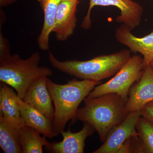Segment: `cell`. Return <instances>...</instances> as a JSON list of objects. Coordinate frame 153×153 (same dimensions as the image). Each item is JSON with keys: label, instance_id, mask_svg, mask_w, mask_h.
Segmentation results:
<instances>
[{"label": "cell", "instance_id": "cell-24", "mask_svg": "<svg viewBox=\"0 0 153 153\" xmlns=\"http://www.w3.org/2000/svg\"><path fill=\"white\" fill-rule=\"evenodd\" d=\"M152 1H153V0H152Z\"/></svg>", "mask_w": 153, "mask_h": 153}, {"label": "cell", "instance_id": "cell-14", "mask_svg": "<svg viewBox=\"0 0 153 153\" xmlns=\"http://www.w3.org/2000/svg\"><path fill=\"white\" fill-rule=\"evenodd\" d=\"M4 82L0 84V114L8 122L18 128L25 125L20 114L17 94Z\"/></svg>", "mask_w": 153, "mask_h": 153}, {"label": "cell", "instance_id": "cell-13", "mask_svg": "<svg viewBox=\"0 0 153 153\" xmlns=\"http://www.w3.org/2000/svg\"><path fill=\"white\" fill-rule=\"evenodd\" d=\"M20 114L25 125L36 130L45 137L50 139L57 135L53 129L52 122L33 106L17 95Z\"/></svg>", "mask_w": 153, "mask_h": 153}, {"label": "cell", "instance_id": "cell-22", "mask_svg": "<svg viewBox=\"0 0 153 153\" xmlns=\"http://www.w3.org/2000/svg\"><path fill=\"white\" fill-rule=\"evenodd\" d=\"M16 1L17 0H0V7L2 8L3 7L10 5Z\"/></svg>", "mask_w": 153, "mask_h": 153}, {"label": "cell", "instance_id": "cell-17", "mask_svg": "<svg viewBox=\"0 0 153 153\" xmlns=\"http://www.w3.org/2000/svg\"><path fill=\"white\" fill-rule=\"evenodd\" d=\"M40 134L36 130L25 125L20 128L23 153L44 152L43 147L46 146L49 142Z\"/></svg>", "mask_w": 153, "mask_h": 153}, {"label": "cell", "instance_id": "cell-4", "mask_svg": "<svg viewBox=\"0 0 153 153\" xmlns=\"http://www.w3.org/2000/svg\"><path fill=\"white\" fill-rule=\"evenodd\" d=\"M41 54L33 53L29 58L22 59L17 54L0 61V81L13 88L17 95L23 99L30 85L43 76H52L53 71L45 66H40Z\"/></svg>", "mask_w": 153, "mask_h": 153}, {"label": "cell", "instance_id": "cell-8", "mask_svg": "<svg viewBox=\"0 0 153 153\" xmlns=\"http://www.w3.org/2000/svg\"><path fill=\"white\" fill-rule=\"evenodd\" d=\"M140 116V111L128 113L124 120L109 132L102 146L93 153H117L125 141L137 133L136 126Z\"/></svg>", "mask_w": 153, "mask_h": 153}, {"label": "cell", "instance_id": "cell-1", "mask_svg": "<svg viewBox=\"0 0 153 153\" xmlns=\"http://www.w3.org/2000/svg\"><path fill=\"white\" fill-rule=\"evenodd\" d=\"M84 100V106L77 110L76 121L90 124L104 143L109 132L126 118L127 101L115 93L86 97Z\"/></svg>", "mask_w": 153, "mask_h": 153}, {"label": "cell", "instance_id": "cell-19", "mask_svg": "<svg viewBox=\"0 0 153 153\" xmlns=\"http://www.w3.org/2000/svg\"><path fill=\"white\" fill-rule=\"evenodd\" d=\"M144 153L143 143L138 133L125 141L117 153Z\"/></svg>", "mask_w": 153, "mask_h": 153}, {"label": "cell", "instance_id": "cell-7", "mask_svg": "<svg viewBox=\"0 0 153 153\" xmlns=\"http://www.w3.org/2000/svg\"><path fill=\"white\" fill-rule=\"evenodd\" d=\"M153 101V69L151 65L145 66L140 79L131 88L126 105L128 113L140 111Z\"/></svg>", "mask_w": 153, "mask_h": 153}, {"label": "cell", "instance_id": "cell-18", "mask_svg": "<svg viewBox=\"0 0 153 153\" xmlns=\"http://www.w3.org/2000/svg\"><path fill=\"white\" fill-rule=\"evenodd\" d=\"M144 153H153V121L140 117L136 126Z\"/></svg>", "mask_w": 153, "mask_h": 153}, {"label": "cell", "instance_id": "cell-20", "mask_svg": "<svg viewBox=\"0 0 153 153\" xmlns=\"http://www.w3.org/2000/svg\"><path fill=\"white\" fill-rule=\"evenodd\" d=\"M10 48L7 39L3 36L1 30L0 32V61L7 59L11 56Z\"/></svg>", "mask_w": 153, "mask_h": 153}, {"label": "cell", "instance_id": "cell-10", "mask_svg": "<svg viewBox=\"0 0 153 153\" xmlns=\"http://www.w3.org/2000/svg\"><path fill=\"white\" fill-rule=\"evenodd\" d=\"M83 123V128L77 132H72L70 127L66 131H63L60 133L63 136L61 141L49 142L45 149L54 153H84L85 140L93 134L95 130L90 124Z\"/></svg>", "mask_w": 153, "mask_h": 153}, {"label": "cell", "instance_id": "cell-16", "mask_svg": "<svg viewBox=\"0 0 153 153\" xmlns=\"http://www.w3.org/2000/svg\"><path fill=\"white\" fill-rule=\"evenodd\" d=\"M0 147L5 153H23L20 128L9 123L1 114Z\"/></svg>", "mask_w": 153, "mask_h": 153}, {"label": "cell", "instance_id": "cell-2", "mask_svg": "<svg viewBox=\"0 0 153 153\" xmlns=\"http://www.w3.org/2000/svg\"><path fill=\"white\" fill-rule=\"evenodd\" d=\"M100 82L72 79L65 84L52 81L48 77L47 85L52 97L55 108L52 126L58 135L63 131L66 124L71 120L76 121V115L79 104Z\"/></svg>", "mask_w": 153, "mask_h": 153}, {"label": "cell", "instance_id": "cell-11", "mask_svg": "<svg viewBox=\"0 0 153 153\" xmlns=\"http://www.w3.org/2000/svg\"><path fill=\"white\" fill-rule=\"evenodd\" d=\"M47 76L37 79L28 88L22 99L52 121L55 108L47 85Z\"/></svg>", "mask_w": 153, "mask_h": 153}, {"label": "cell", "instance_id": "cell-21", "mask_svg": "<svg viewBox=\"0 0 153 153\" xmlns=\"http://www.w3.org/2000/svg\"><path fill=\"white\" fill-rule=\"evenodd\" d=\"M141 116L153 121V101L146 105L140 111Z\"/></svg>", "mask_w": 153, "mask_h": 153}, {"label": "cell", "instance_id": "cell-6", "mask_svg": "<svg viewBox=\"0 0 153 153\" xmlns=\"http://www.w3.org/2000/svg\"><path fill=\"white\" fill-rule=\"evenodd\" d=\"M96 6H113L120 11L116 22L125 25L132 30L139 26L143 8L138 3L132 0H89L87 13L82 20L81 27L84 30L91 28V10Z\"/></svg>", "mask_w": 153, "mask_h": 153}, {"label": "cell", "instance_id": "cell-5", "mask_svg": "<svg viewBox=\"0 0 153 153\" xmlns=\"http://www.w3.org/2000/svg\"><path fill=\"white\" fill-rule=\"evenodd\" d=\"M145 66L143 57L131 56L128 61L109 81L95 86L87 97L93 98L115 93L127 101L130 89L140 78Z\"/></svg>", "mask_w": 153, "mask_h": 153}, {"label": "cell", "instance_id": "cell-15", "mask_svg": "<svg viewBox=\"0 0 153 153\" xmlns=\"http://www.w3.org/2000/svg\"><path fill=\"white\" fill-rule=\"evenodd\" d=\"M44 15L43 27L38 38V47L42 50L49 49V37L54 27L55 17L63 0H38Z\"/></svg>", "mask_w": 153, "mask_h": 153}, {"label": "cell", "instance_id": "cell-12", "mask_svg": "<svg viewBox=\"0 0 153 153\" xmlns=\"http://www.w3.org/2000/svg\"><path fill=\"white\" fill-rule=\"evenodd\" d=\"M125 25L117 29L115 36L118 42L129 48L131 52L143 55L145 66L149 65L153 60V32L142 38L137 37Z\"/></svg>", "mask_w": 153, "mask_h": 153}, {"label": "cell", "instance_id": "cell-9", "mask_svg": "<svg viewBox=\"0 0 153 153\" xmlns=\"http://www.w3.org/2000/svg\"><path fill=\"white\" fill-rule=\"evenodd\" d=\"M79 3V0H63L60 3L52 31L57 41H66L74 33L77 23L76 13Z\"/></svg>", "mask_w": 153, "mask_h": 153}, {"label": "cell", "instance_id": "cell-23", "mask_svg": "<svg viewBox=\"0 0 153 153\" xmlns=\"http://www.w3.org/2000/svg\"><path fill=\"white\" fill-rule=\"evenodd\" d=\"M150 65H151V66H152V68H153V60L151 62V63H150Z\"/></svg>", "mask_w": 153, "mask_h": 153}, {"label": "cell", "instance_id": "cell-3", "mask_svg": "<svg viewBox=\"0 0 153 153\" xmlns=\"http://www.w3.org/2000/svg\"><path fill=\"white\" fill-rule=\"evenodd\" d=\"M131 52L126 49L85 61H61L49 52L48 60L52 67L65 74L80 79L100 82L116 74L131 57Z\"/></svg>", "mask_w": 153, "mask_h": 153}]
</instances>
